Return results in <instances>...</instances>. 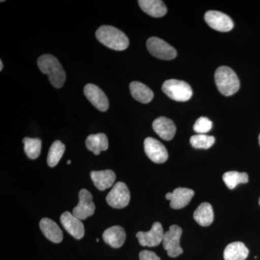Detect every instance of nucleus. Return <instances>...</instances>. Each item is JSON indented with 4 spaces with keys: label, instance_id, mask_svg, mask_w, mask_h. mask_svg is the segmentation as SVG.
<instances>
[{
    "label": "nucleus",
    "instance_id": "nucleus-18",
    "mask_svg": "<svg viewBox=\"0 0 260 260\" xmlns=\"http://www.w3.org/2000/svg\"><path fill=\"white\" fill-rule=\"evenodd\" d=\"M41 230L44 235L51 242L58 244L63 239V233L60 228L51 219L44 218L40 221Z\"/></svg>",
    "mask_w": 260,
    "mask_h": 260
},
{
    "label": "nucleus",
    "instance_id": "nucleus-8",
    "mask_svg": "<svg viewBox=\"0 0 260 260\" xmlns=\"http://www.w3.org/2000/svg\"><path fill=\"white\" fill-rule=\"evenodd\" d=\"M205 22L210 28L220 32H229L234 28L232 19L221 12L210 10L205 15Z\"/></svg>",
    "mask_w": 260,
    "mask_h": 260
},
{
    "label": "nucleus",
    "instance_id": "nucleus-32",
    "mask_svg": "<svg viewBox=\"0 0 260 260\" xmlns=\"http://www.w3.org/2000/svg\"><path fill=\"white\" fill-rule=\"evenodd\" d=\"M259 145H260V134H259Z\"/></svg>",
    "mask_w": 260,
    "mask_h": 260
},
{
    "label": "nucleus",
    "instance_id": "nucleus-7",
    "mask_svg": "<svg viewBox=\"0 0 260 260\" xmlns=\"http://www.w3.org/2000/svg\"><path fill=\"white\" fill-rule=\"evenodd\" d=\"M130 192L127 186L124 182L116 183L107 196L108 204L113 208L121 209L129 205Z\"/></svg>",
    "mask_w": 260,
    "mask_h": 260
},
{
    "label": "nucleus",
    "instance_id": "nucleus-3",
    "mask_svg": "<svg viewBox=\"0 0 260 260\" xmlns=\"http://www.w3.org/2000/svg\"><path fill=\"white\" fill-rule=\"evenodd\" d=\"M215 81L220 93L225 96L234 95L240 88V81L237 75L227 66H221L216 70Z\"/></svg>",
    "mask_w": 260,
    "mask_h": 260
},
{
    "label": "nucleus",
    "instance_id": "nucleus-12",
    "mask_svg": "<svg viewBox=\"0 0 260 260\" xmlns=\"http://www.w3.org/2000/svg\"><path fill=\"white\" fill-rule=\"evenodd\" d=\"M84 93L89 102L101 112H106L109 109V99L102 89L99 88L97 85L87 84L84 88Z\"/></svg>",
    "mask_w": 260,
    "mask_h": 260
},
{
    "label": "nucleus",
    "instance_id": "nucleus-31",
    "mask_svg": "<svg viewBox=\"0 0 260 260\" xmlns=\"http://www.w3.org/2000/svg\"><path fill=\"white\" fill-rule=\"evenodd\" d=\"M70 164H71V160H68V164H69V165H70Z\"/></svg>",
    "mask_w": 260,
    "mask_h": 260
},
{
    "label": "nucleus",
    "instance_id": "nucleus-21",
    "mask_svg": "<svg viewBox=\"0 0 260 260\" xmlns=\"http://www.w3.org/2000/svg\"><path fill=\"white\" fill-rule=\"evenodd\" d=\"M130 93L135 100L143 104H148L153 100V92L145 84L133 82L129 85Z\"/></svg>",
    "mask_w": 260,
    "mask_h": 260
},
{
    "label": "nucleus",
    "instance_id": "nucleus-30",
    "mask_svg": "<svg viewBox=\"0 0 260 260\" xmlns=\"http://www.w3.org/2000/svg\"><path fill=\"white\" fill-rule=\"evenodd\" d=\"M0 66H1V67H0V70H1V71H2V70H3V61H2V60H0Z\"/></svg>",
    "mask_w": 260,
    "mask_h": 260
},
{
    "label": "nucleus",
    "instance_id": "nucleus-16",
    "mask_svg": "<svg viewBox=\"0 0 260 260\" xmlns=\"http://www.w3.org/2000/svg\"><path fill=\"white\" fill-rule=\"evenodd\" d=\"M90 177L94 185L101 191L112 187L116 180L115 174L112 170L93 171Z\"/></svg>",
    "mask_w": 260,
    "mask_h": 260
},
{
    "label": "nucleus",
    "instance_id": "nucleus-19",
    "mask_svg": "<svg viewBox=\"0 0 260 260\" xmlns=\"http://www.w3.org/2000/svg\"><path fill=\"white\" fill-rule=\"evenodd\" d=\"M138 3L143 11L154 18H160L167 14V7L160 0H139Z\"/></svg>",
    "mask_w": 260,
    "mask_h": 260
},
{
    "label": "nucleus",
    "instance_id": "nucleus-11",
    "mask_svg": "<svg viewBox=\"0 0 260 260\" xmlns=\"http://www.w3.org/2000/svg\"><path fill=\"white\" fill-rule=\"evenodd\" d=\"M164 235V229L161 223L155 222L149 232H138L136 234V237L138 238L140 245L153 247L158 246L162 242Z\"/></svg>",
    "mask_w": 260,
    "mask_h": 260
},
{
    "label": "nucleus",
    "instance_id": "nucleus-4",
    "mask_svg": "<svg viewBox=\"0 0 260 260\" xmlns=\"http://www.w3.org/2000/svg\"><path fill=\"white\" fill-rule=\"evenodd\" d=\"M162 90L166 95L176 102H187L192 95L190 85L183 80H168L162 85Z\"/></svg>",
    "mask_w": 260,
    "mask_h": 260
},
{
    "label": "nucleus",
    "instance_id": "nucleus-22",
    "mask_svg": "<svg viewBox=\"0 0 260 260\" xmlns=\"http://www.w3.org/2000/svg\"><path fill=\"white\" fill-rule=\"evenodd\" d=\"M85 145L89 150L98 155L101 152L108 150L109 141L107 135L104 133H99L89 135L85 141Z\"/></svg>",
    "mask_w": 260,
    "mask_h": 260
},
{
    "label": "nucleus",
    "instance_id": "nucleus-28",
    "mask_svg": "<svg viewBox=\"0 0 260 260\" xmlns=\"http://www.w3.org/2000/svg\"><path fill=\"white\" fill-rule=\"evenodd\" d=\"M212 127H213V123L208 118L205 117V116L200 117L194 123V126H193L195 133L203 135H205L207 133L210 132Z\"/></svg>",
    "mask_w": 260,
    "mask_h": 260
},
{
    "label": "nucleus",
    "instance_id": "nucleus-33",
    "mask_svg": "<svg viewBox=\"0 0 260 260\" xmlns=\"http://www.w3.org/2000/svg\"><path fill=\"white\" fill-rule=\"evenodd\" d=\"M259 205H260V198H259Z\"/></svg>",
    "mask_w": 260,
    "mask_h": 260
},
{
    "label": "nucleus",
    "instance_id": "nucleus-9",
    "mask_svg": "<svg viewBox=\"0 0 260 260\" xmlns=\"http://www.w3.org/2000/svg\"><path fill=\"white\" fill-rule=\"evenodd\" d=\"M95 206L93 202V195L87 189H83L79 192V203L73 210L76 218L85 220L95 213Z\"/></svg>",
    "mask_w": 260,
    "mask_h": 260
},
{
    "label": "nucleus",
    "instance_id": "nucleus-13",
    "mask_svg": "<svg viewBox=\"0 0 260 260\" xmlns=\"http://www.w3.org/2000/svg\"><path fill=\"white\" fill-rule=\"evenodd\" d=\"M61 225L72 237L75 239H81L85 234V228L81 220L70 212H64L60 217Z\"/></svg>",
    "mask_w": 260,
    "mask_h": 260
},
{
    "label": "nucleus",
    "instance_id": "nucleus-26",
    "mask_svg": "<svg viewBox=\"0 0 260 260\" xmlns=\"http://www.w3.org/2000/svg\"><path fill=\"white\" fill-rule=\"evenodd\" d=\"M65 145L59 140L54 141L49 149L47 157L49 167H55L64 153Z\"/></svg>",
    "mask_w": 260,
    "mask_h": 260
},
{
    "label": "nucleus",
    "instance_id": "nucleus-5",
    "mask_svg": "<svg viewBox=\"0 0 260 260\" xmlns=\"http://www.w3.org/2000/svg\"><path fill=\"white\" fill-rule=\"evenodd\" d=\"M146 46L149 52L158 59L172 60L177 57L176 49L160 38L150 37L147 41Z\"/></svg>",
    "mask_w": 260,
    "mask_h": 260
},
{
    "label": "nucleus",
    "instance_id": "nucleus-23",
    "mask_svg": "<svg viewBox=\"0 0 260 260\" xmlns=\"http://www.w3.org/2000/svg\"><path fill=\"white\" fill-rule=\"evenodd\" d=\"M194 219L202 226L211 225L214 220L213 208L208 203H203L198 206L194 213Z\"/></svg>",
    "mask_w": 260,
    "mask_h": 260
},
{
    "label": "nucleus",
    "instance_id": "nucleus-1",
    "mask_svg": "<svg viewBox=\"0 0 260 260\" xmlns=\"http://www.w3.org/2000/svg\"><path fill=\"white\" fill-rule=\"evenodd\" d=\"M95 37L99 42L113 50H125L129 47V39L125 34L111 25L101 26L95 32Z\"/></svg>",
    "mask_w": 260,
    "mask_h": 260
},
{
    "label": "nucleus",
    "instance_id": "nucleus-14",
    "mask_svg": "<svg viewBox=\"0 0 260 260\" xmlns=\"http://www.w3.org/2000/svg\"><path fill=\"white\" fill-rule=\"evenodd\" d=\"M194 191L187 188L179 187L174 189L173 192L166 194V198L170 200V207L173 209H181L185 208L190 203L194 197Z\"/></svg>",
    "mask_w": 260,
    "mask_h": 260
},
{
    "label": "nucleus",
    "instance_id": "nucleus-27",
    "mask_svg": "<svg viewBox=\"0 0 260 260\" xmlns=\"http://www.w3.org/2000/svg\"><path fill=\"white\" fill-rule=\"evenodd\" d=\"M215 139L210 135L198 134L193 135L190 138V144L193 148L198 149H209L215 143Z\"/></svg>",
    "mask_w": 260,
    "mask_h": 260
},
{
    "label": "nucleus",
    "instance_id": "nucleus-15",
    "mask_svg": "<svg viewBox=\"0 0 260 260\" xmlns=\"http://www.w3.org/2000/svg\"><path fill=\"white\" fill-rule=\"evenodd\" d=\"M153 128L160 138L167 141L174 138L177 131V127L174 121L164 116H160L154 120Z\"/></svg>",
    "mask_w": 260,
    "mask_h": 260
},
{
    "label": "nucleus",
    "instance_id": "nucleus-29",
    "mask_svg": "<svg viewBox=\"0 0 260 260\" xmlns=\"http://www.w3.org/2000/svg\"><path fill=\"white\" fill-rule=\"evenodd\" d=\"M139 257L140 260H160V258L155 252L148 250L140 251Z\"/></svg>",
    "mask_w": 260,
    "mask_h": 260
},
{
    "label": "nucleus",
    "instance_id": "nucleus-24",
    "mask_svg": "<svg viewBox=\"0 0 260 260\" xmlns=\"http://www.w3.org/2000/svg\"><path fill=\"white\" fill-rule=\"evenodd\" d=\"M223 180L229 189H234L238 184L247 183L249 177L245 172H228L223 174Z\"/></svg>",
    "mask_w": 260,
    "mask_h": 260
},
{
    "label": "nucleus",
    "instance_id": "nucleus-25",
    "mask_svg": "<svg viewBox=\"0 0 260 260\" xmlns=\"http://www.w3.org/2000/svg\"><path fill=\"white\" fill-rule=\"evenodd\" d=\"M24 150L29 158L34 160L40 155L42 141L39 138H25L23 140Z\"/></svg>",
    "mask_w": 260,
    "mask_h": 260
},
{
    "label": "nucleus",
    "instance_id": "nucleus-20",
    "mask_svg": "<svg viewBox=\"0 0 260 260\" xmlns=\"http://www.w3.org/2000/svg\"><path fill=\"white\" fill-rule=\"evenodd\" d=\"M249 255V249L244 243L233 242L229 244L224 250L225 260H245Z\"/></svg>",
    "mask_w": 260,
    "mask_h": 260
},
{
    "label": "nucleus",
    "instance_id": "nucleus-17",
    "mask_svg": "<svg viewBox=\"0 0 260 260\" xmlns=\"http://www.w3.org/2000/svg\"><path fill=\"white\" fill-rule=\"evenodd\" d=\"M104 242L113 248H120L126 240L124 229L119 225H114L107 229L103 234Z\"/></svg>",
    "mask_w": 260,
    "mask_h": 260
},
{
    "label": "nucleus",
    "instance_id": "nucleus-6",
    "mask_svg": "<svg viewBox=\"0 0 260 260\" xmlns=\"http://www.w3.org/2000/svg\"><path fill=\"white\" fill-rule=\"evenodd\" d=\"M182 229L177 225H172L169 227L168 232L164 233L162 246L171 257H177L183 253V249L179 244Z\"/></svg>",
    "mask_w": 260,
    "mask_h": 260
},
{
    "label": "nucleus",
    "instance_id": "nucleus-10",
    "mask_svg": "<svg viewBox=\"0 0 260 260\" xmlns=\"http://www.w3.org/2000/svg\"><path fill=\"white\" fill-rule=\"evenodd\" d=\"M144 150L147 156L155 164H162L169 157L166 147L155 138H147L145 140Z\"/></svg>",
    "mask_w": 260,
    "mask_h": 260
},
{
    "label": "nucleus",
    "instance_id": "nucleus-2",
    "mask_svg": "<svg viewBox=\"0 0 260 260\" xmlns=\"http://www.w3.org/2000/svg\"><path fill=\"white\" fill-rule=\"evenodd\" d=\"M38 67L56 88H61L66 80V73L59 61L51 54H44L38 59Z\"/></svg>",
    "mask_w": 260,
    "mask_h": 260
}]
</instances>
